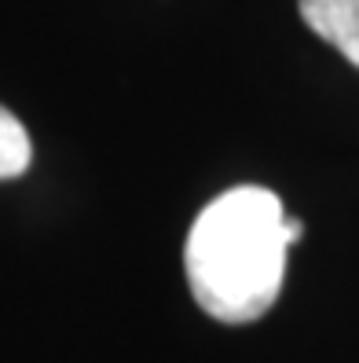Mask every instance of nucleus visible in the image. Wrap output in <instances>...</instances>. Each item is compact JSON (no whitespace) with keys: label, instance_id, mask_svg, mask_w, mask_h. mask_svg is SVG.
<instances>
[{"label":"nucleus","instance_id":"obj_2","mask_svg":"<svg viewBox=\"0 0 359 363\" xmlns=\"http://www.w3.org/2000/svg\"><path fill=\"white\" fill-rule=\"evenodd\" d=\"M297 8L315 37L359 67V0H297Z\"/></svg>","mask_w":359,"mask_h":363},{"label":"nucleus","instance_id":"obj_1","mask_svg":"<svg viewBox=\"0 0 359 363\" xmlns=\"http://www.w3.org/2000/svg\"><path fill=\"white\" fill-rule=\"evenodd\" d=\"M290 213L268 187L242 184L213 199L191 224L183 250L187 283L205 315L253 323L283 290L290 253Z\"/></svg>","mask_w":359,"mask_h":363},{"label":"nucleus","instance_id":"obj_3","mask_svg":"<svg viewBox=\"0 0 359 363\" xmlns=\"http://www.w3.org/2000/svg\"><path fill=\"white\" fill-rule=\"evenodd\" d=\"M30 162H33V143H30L26 125L8 106H0V180L23 177Z\"/></svg>","mask_w":359,"mask_h":363}]
</instances>
